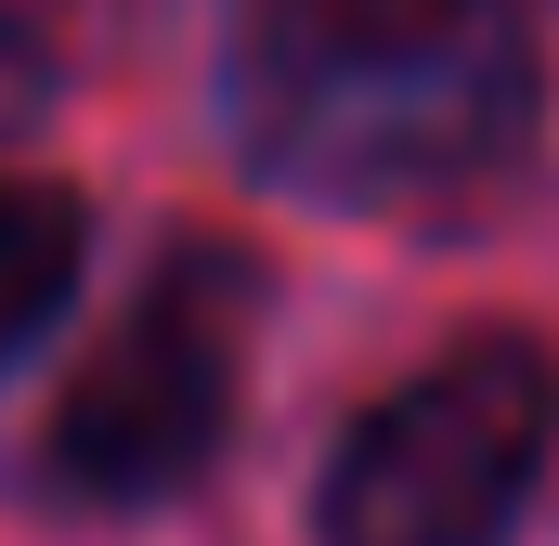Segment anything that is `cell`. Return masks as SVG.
<instances>
[{"mask_svg": "<svg viewBox=\"0 0 559 546\" xmlns=\"http://www.w3.org/2000/svg\"><path fill=\"white\" fill-rule=\"evenodd\" d=\"M559 442V365L534 339H455L325 455L312 546H508Z\"/></svg>", "mask_w": 559, "mask_h": 546, "instance_id": "obj_2", "label": "cell"}, {"mask_svg": "<svg viewBox=\"0 0 559 546\" xmlns=\"http://www.w3.org/2000/svg\"><path fill=\"white\" fill-rule=\"evenodd\" d=\"M248 312H261L248 261L182 248V261L92 339V365L52 391L39 468H52L79 508H156V495H182V482L222 455V429H235Z\"/></svg>", "mask_w": 559, "mask_h": 546, "instance_id": "obj_3", "label": "cell"}, {"mask_svg": "<svg viewBox=\"0 0 559 546\" xmlns=\"http://www.w3.org/2000/svg\"><path fill=\"white\" fill-rule=\"evenodd\" d=\"M39 105H52V39H39V26H26L13 0H0V143L26 131Z\"/></svg>", "mask_w": 559, "mask_h": 546, "instance_id": "obj_5", "label": "cell"}, {"mask_svg": "<svg viewBox=\"0 0 559 546\" xmlns=\"http://www.w3.org/2000/svg\"><path fill=\"white\" fill-rule=\"evenodd\" d=\"M79 195H52V182H0V365L79 299Z\"/></svg>", "mask_w": 559, "mask_h": 546, "instance_id": "obj_4", "label": "cell"}, {"mask_svg": "<svg viewBox=\"0 0 559 546\" xmlns=\"http://www.w3.org/2000/svg\"><path fill=\"white\" fill-rule=\"evenodd\" d=\"M222 118L312 209H417L534 131L521 0H248Z\"/></svg>", "mask_w": 559, "mask_h": 546, "instance_id": "obj_1", "label": "cell"}]
</instances>
